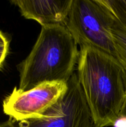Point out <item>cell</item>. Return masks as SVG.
Returning a JSON list of instances; mask_svg holds the SVG:
<instances>
[{
	"label": "cell",
	"instance_id": "6da1fadb",
	"mask_svg": "<svg viewBox=\"0 0 126 127\" xmlns=\"http://www.w3.org/2000/svg\"><path fill=\"white\" fill-rule=\"evenodd\" d=\"M77 77L92 118L93 127L112 126L126 96V72L116 58L81 47Z\"/></svg>",
	"mask_w": 126,
	"mask_h": 127
},
{
	"label": "cell",
	"instance_id": "7a4b0ae2",
	"mask_svg": "<svg viewBox=\"0 0 126 127\" xmlns=\"http://www.w3.org/2000/svg\"><path fill=\"white\" fill-rule=\"evenodd\" d=\"M77 43L64 25L42 26L27 58L19 64V87L25 91L48 82L67 83L78 63Z\"/></svg>",
	"mask_w": 126,
	"mask_h": 127
},
{
	"label": "cell",
	"instance_id": "3957f363",
	"mask_svg": "<svg viewBox=\"0 0 126 127\" xmlns=\"http://www.w3.org/2000/svg\"><path fill=\"white\" fill-rule=\"evenodd\" d=\"M113 18L101 0H72L65 26L80 47H93L116 58L110 32Z\"/></svg>",
	"mask_w": 126,
	"mask_h": 127
},
{
	"label": "cell",
	"instance_id": "277c9868",
	"mask_svg": "<svg viewBox=\"0 0 126 127\" xmlns=\"http://www.w3.org/2000/svg\"><path fill=\"white\" fill-rule=\"evenodd\" d=\"M67 85L65 94L41 117L19 122L17 127H93L91 113L76 73Z\"/></svg>",
	"mask_w": 126,
	"mask_h": 127
},
{
	"label": "cell",
	"instance_id": "5b68a950",
	"mask_svg": "<svg viewBox=\"0 0 126 127\" xmlns=\"http://www.w3.org/2000/svg\"><path fill=\"white\" fill-rule=\"evenodd\" d=\"M67 89V83L48 82L30 90L14 89L3 101V111L14 122L40 118L56 104Z\"/></svg>",
	"mask_w": 126,
	"mask_h": 127
},
{
	"label": "cell",
	"instance_id": "8992f818",
	"mask_svg": "<svg viewBox=\"0 0 126 127\" xmlns=\"http://www.w3.org/2000/svg\"><path fill=\"white\" fill-rule=\"evenodd\" d=\"M25 18L38 22L42 26H65L72 0H14Z\"/></svg>",
	"mask_w": 126,
	"mask_h": 127
},
{
	"label": "cell",
	"instance_id": "52a82bcc",
	"mask_svg": "<svg viewBox=\"0 0 126 127\" xmlns=\"http://www.w3.org/2000/svg\"><path fill=\"white\" fill-rule=\"evenodd\" d=\"M110 32L116 53V58L126 72V29L114 17L110 26Z\"/></svg>",
	"mask_w": 126,
	"mask_h": 127
},
{
	"label": "cell",
	"instance_id": "ba28073f",
	"mask_svg": "<svg viewBox=\"0 0 126 127\" xmlns=\"http://www.w3.org/2000/svg\"><path fill=\"white\" fill-rule=\"evenodd\" d=\"M115 19L126 29V0H101Z\"/></svg>",
	"mask_w": 126,
	"mask_h": 127
},
{
	"label": "cell",
	"instance_id": "9c48e42d",
	"mask_svg": "<svg viewBox=\"0 0 126 127\" xmlns=\"http://www.w3.org/2000/svg\"><path fill=\"white\" fill-rule=\"evenodd\" d=\"M9 42L8 39L5 37L4 35L0 31V67L3 63L9 48Z\"/></svg>",
	"mask_w": 126,
	"mask_h": 127
},
{
	"label": "cell",
	"instance_id": "30bf717a",
	"mask_svg": "<svg viewBox=\"0 0 126 127\" xmlns=\"http://www.w3.org/2000/svg\"><path fill=\"white\" fill-rule=\"evenodd\" d=\"M112 126L113 127H126V115L120 114L115 120Z\"/></svg>",
	"mask_w": 126,
	"mask_h": 127
},
{
	"label": "cell",
	"instance_id": "8fae6325",
	"mask_svg": "<svg viewBox=\"0 0 126 127\" xmlns=\"http://www.w3.org/2000/svg\"><path fill=\"white\" fill-rule=\"evenodd\" d=\"M0 127H17L12 119H9L8 120L0 123Z\"/></svg>",
	"mask_w": 126,
	"mask_h": 127
},
{
	"label": "cell",
	"instance_id": "7c38bea8",
	"mask_svg": "<svg viewBox=\"0 0 126 127\" xmlns=\"http://www.w3.org/2000/svg\"><path fill=\"white\" fill-rule=\"evenodd\" d=\"M120 114L126 115V97H125L124 102L123 106H122V109H121V114Z\"/></svg>",
	"mask_w": 126,
	"mask_h": 127
}]
</instances>
